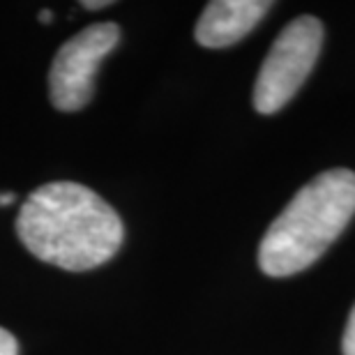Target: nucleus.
I'll return each mask as SVG.
<instances>
[{
  "mask_svg": "<svg viewBox=\"0 0 355 355\" xmlns=\"http://www.w3.org/2000/svg\"><path fill=\"white\" fill-rule=\"evenodd\" d=\"M14 196L12 191H0V205H10V203H14Z\"/></svg>",
  "mask_w": 355,
  "mask_h": 355,
  "instance_id": "nucleus-8",
  "label": "nucleus"
},
{
  "mask_svg": "<svg viewBox=\"0 0 355 355\" xmlns=\"http://www.w3.org/2000/svg\"><path fill=\"white\" fill-rule=\"evenodd\" d=\"M111 0H97V3H83V7H88V10H99V7H109Z\"/></svg>",
  "mask_w": 355,
  "mask_h": 355,
  "instance_id": "nucleus-9",
  "label": "nucleus"
},
{
  "mask_svg": "<svg viewBox=\"0 0 355 355\" xmlns=\"http://www.w3.org/2000/svg\"><path fill=\"white\" fill-rule=\"evenodd\" d=\"M118 212L79 182H49L21 205L17 236L44 263L83 272L106 263L123 245Z\"/></svg>",
  "mask_w": 355,
  "mask_h": 355,
  "instance_id": "nucleus-1",
  "label": "nucleus"
},
{
  "mask_svg": "<svg viewBox=\"0 0 355 355\" xmlns=\"http://www.w3.org/2000/svg\"><path fill=\"white\" fill-rule=\"evenodd\" d=\"M355 215V173L332 168L309 180L270 224L259 266L270 277L302 272L342 236Z\"/></svg>",
  "mask_w": 355,
  "mask_h": 355,
  "instance_id": "nucleus-2",
  "label": "nucleus"
},
{
  "mask_svg": "<svg viewBox=\"0 0 355 355\" xmlns=\"http://www.w3.org/2000/svg\"><path fill=\"white\" fill-rule=\"evenodd\" d=\"M53 17H51V12L49 10H42V14H40V21H44V24H49V21H51Z\"/></svg>",
  "mask_w": 355,
  "mask_h": 355,
  "instance_id": "nucleus-10",
  "label": "nucleus"
},
{
  "mask_svg": "<svg viewBox=\"0 0 355 355\" xmlns=\"http://www.w3.org/2000/svg\"><path fill=\"white\" fill-rule=\"evenodd\" d=\"M272 3L268 0H215L203 10L196 24V42L208 49L236 44L254 31Z\"/></svg>",
  "mask_w": 355,
  "mask_h": 355,
  "instance_id": "nucleus-5",
  "label": "nucleus"
},
{
  "mask_svg": "<svg viewBox=\"0 0 355 355\" xmlns=\"http://www.w3.org/2000/svg\"><path fill=\"white\" fill-rule=\"evenodd\" d=\"M120 40L118 24H95L60 46L49 72V95L55 109H83L95 88V74Z\"/></svg>",
  "mask_w": 355,
  "mask_h": 355,
  "instance_id": "nucleus-4",
  "label": "nucleus"
},
{
  "mask_svg": "<svg viewBox=\"0 0 355 355\" xmlns=\"http://www.w3.org/2000/svg\"><path fill=\"white\" fill-rule=\"evenodd\" d=\"M342 351H344V355H355V304H353L349 323H346V330H344Z\"/></svg>",
  "mask_w": 355,
  "mask_h": 355,
  "instance_id": "nucleus-6",
  "label": "nucleus"
},
{
  "mask_svg": "<svg viewBox=\"0 0 355 355\" xmlns=\"http://www.w3.org/2000/svg\"><path fill=\"white\" fill-rule=\"evenodd\" d=\"M323 44V24L316 17H297L270 46L254 86V109L259 113L279 111L291 102L314 69Z\"/></svg>",
  "mask_w": 355,
  "mask_h": 355,
  "instance_id": "nucleus-3",
  "label": "nucleus"
},
{
  "mask_svg": "<svg viewBox=\"0 0 355 355\" xmlns=\"http://www.w3.org/2000/svg\"><path fill=\"white\" fill-rule=\"evenodd\" d=\"M0 355H19V344L12 332L0 328Z\"/></svg>",
  "mask_w": 355,
  "mask_h": 355,
  "instance_id": "nucleus-7",
  "label": "nucleus"
}]
</instances>
